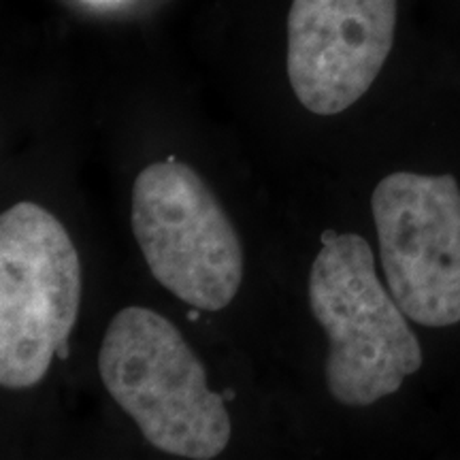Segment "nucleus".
I'll use <instances>...</instances> for the list:
<instances>
[{
    "label": "nucleus",
    "mask_w": 460,
    "mask_h": 460,
    "mask_svg": "<svg viewBox=\"0 0 460 460\" xmlns=\"http://www.w3.org/2000/svg\"><path fill=\"white\" fill-rule=\"evenodd\" d=\"M99 376L156 450L192 460L226 450L233 424L224 399L209 388L203 362L164 315L147 307L115 314L99 349Z\"/></svg>",
    "instance_id": "1"
},
{
    "label": "nucleus",
    "mask_w": 460,
    "mask_h": 460,
    "mask_svg": "<svg viewBox=\"0 0 460 460\" xmlns=\"http://www.w3.org/2000/svg\"><path fill=\"white\" fill-rule=\"evenodd\" d=\"M386 286L429 329L460 322V188L454 175L393 172L373 190Z\"/></svg>",
    "instance_id": "5"
},
{
    "label": "nucleus",
    "mask_w": 460,
    "mask_h": 460,
    "mask_svg": "<svg viewBox=\"0 0 460 460\" xmlns=\"http://www.w3.org/2000/svg\"><path fill=\"white\" fill-rule=\"evenodd\" d=\"M399 0H292L286 68L298 102L337 115L369 92L394 45Z\"/></svg>",
    "instance_id": "6"
},
{
    "label": "nucleus",
    "mask_w": 460,
    "mask_h": 460,
    "mask_svg": "<svg viewBox=\"0 0 460 460\" xmlns=\"http://www.w3.org/2000/svg\"><path fill=\"white\" fill-rule=\"evenodd\" d=\"M309 307L329 335L326 386L345 407L386 399L422 367V348L407 315L377 278L360 234H322L309 273Z\"/></svg>",
    "instance_id": "2"
},
{
    "label": "nucleus",
    "mask_w": 460,
    "mask_h": 460,
    "mask_svg": "<svg viewBox=\"0 0 460 460\" xmlns=\"http://www.w3.org/2000/svg\"><path fill=\"white\" fill-rule=\"evenodd\" d=\"M130 224L149 271L180 301L222 312L243 284V245L203 177L180 160L143 169Z\"/></svg>",
    "instance_id": "4"
},
{
    "label": "nucleus",
    "mask_w": 460,
    "mask_h": 460,
    "mask_svg": "<svg viewBox=\"0 0 460 460\" xmlns=\"http://www.w3.org/2000/svg\"><path fill=\"white\" fill-rule=\"evenodd\" d=\"M82 303V262L71 234L45 207L22 200L0 216V384H41Z\"/></svg>",
    "instance_id": "3"
}]
</instances>
